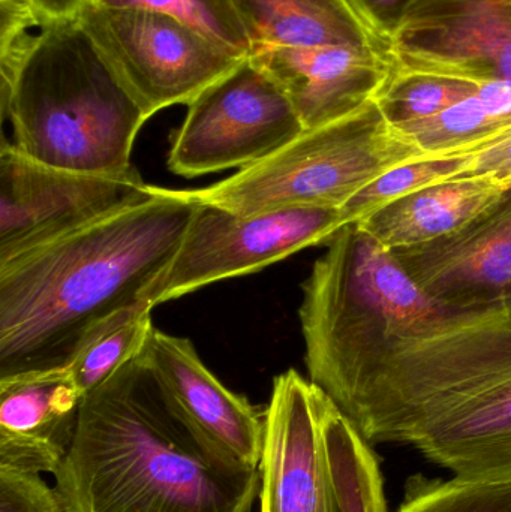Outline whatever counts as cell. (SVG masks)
<instances>
[{
    "mask_svg": "<svg viewBox=\"0 0 511 512\" xmlns=\"http://www.w3.org/2000/svg\"><path fill=\"white\" fill-rule=\"evenodd\" d=\"M200 201L150 186L149 197L0 261V381L65 370L144 307ZM153 309V307H152Z\"/></svg>",
    "mask_w": 511,
    "mask_h": 512,
    "instance_id": "1",
    "label": "cell"
},
{
    "mask_svg": "<svg viewBox=\"0 0 511 512\" xmlns=\"http://www.w3.org/2000/svg\"><path fill=\"white\" fill-rule=\"evenodd\" d=\"M54 483L66 512H251L260 472L195 435L137 357L83 397Z\"/></svg>",
    "mask_w": 511,
    "mask_h": 512,
    "instance_id": "2",
    "label": "cell"
},
{
    "mask_svg": "<svg viewBox=\"0 0 511 512\" xmlns=\"http://www.w3.org/2000/svg\"><path fill=\"white\" fill-rule=\"evenodd\" d=\"M0 108L27 158L96 176L135 170V138L150 119L75 17L39 27L17 74L0 86Z\"/></svg>",
    "mask_w": 511,
    "mask_h": 512,
    "instance_id": "3",
    "label": "cell"
},
{
    "mask_svg": "<svg viewBox=\"0 0 511 512\" xmlns=\"http://www.w3.org/2000/svg\"><path fill=\"white\" fill-rule=\"evenodd\" d=\"M302 289L306 369L309 381L326 394L387 337L444 307L356 224L327 242Z\"/></svg>",
    "mask_w": 511,
    "mask_h": 512,
    "instance_id": "4",
    "label": "cell"
},
{
    "mask_svg": "<svg viewBox=\"0 0 511 512\" xmlns=\"http://www.w3.org/2000/svg\"><path fill=\"white\" fill-rule=\"evenodd\" d=\"M429 158L396 129L375 99L195 197L239 215L321 207L341 209L354 194L405 162Z\"/></svg>",
    "mask_w": 511,
    "mask_h": 512,
    "instance_id": "5",
    "label": "cell"
},
{
    "mask_svg": "<svg viewBox=\"0 0 511 512\" xmlns=\"http://www.w3.org/2000/svg\"><path fill=\"white\" fill-rule=\"evenodd\" d=\"M75 20L149 117L191 104L242 62L192 27L158 12L86 2Z\"/></svg>",
    "mask_w": 511,
    "mask_h": 512,
    "instance_id": "6",
    "label": "cell"
},
{
    "mask_svg": "<svg viewBox=\"0 0 511 512\" xmlns=\"http://www.w3.org/2000/svg\"><path fill=\"white\" fill-rule=\"evenodd\" d=\"M342 228L339 209L297 207L239 215L200 201L173 261L144 301L155 307L210 283L255 273L329 242Z\"/></svg>",
    "mask_w": 511,
    "mask_h": 512,
    "instance_id": "7",
    "label": "cell"
},
{
    "mask_svg": "<svg viewBox=\"0 0 511 512\" xmlns=\"http://www.w3.org/2000/svg\"><path fill=\"white\" fill-rule=\"evenodd\" d=\"M306 131L278 83L251 59L204 89L174 134L168 168L192 179L251 167Z\"/></svg>",
    "mask_w": 511,
    "mask_h": 512,
    "instance_id": "8",
    "label": "cell"
},
{
    "mask_svg": "<svg viewBox=\"0 0 511 512\" xmlns=\"http://www.w3.org/2000/svg\"><path fill=\"white\" fill-rule=\"evenodd\" d=\"M470 396L426 424L411 445L464 481H511V303L474 334Z\"/></svg>",
    "mask_w": 511,
    "mask_h": 512,
    "instance_id": "9",
    "label": "cell"
},
{
    "mask_svg": "<svg viewBox=\"0 0 511 512\" xmlns=\"http://www.w3.org/2000/svg\"><path fill=\"white\" fill-rule=\"evenodd\" d=\"M150 195L137 170L117 176L72 173L0 147V261L98 221Z\"/></svg>",
    "mask_w": 511,
    "mask_h": 512,
    "instance_id": "10",
    "label": "cell"
},
{
    "mask_svg": "<svg viewBox=\"0 0 511 512\" xmlns=\"http://www.w3.org/2000/svg\"><path fill=\"white\" fill-rule=\"evenodd\" d=\"M327 399L294 369L273 379L258 466L260 512H344L324 433Z\"/></svg>",
    "mask_w": 511,
    "mask_h": 512,
    "instance_id": "11",
    "label": "cell"
},
{
    "mask_svg": "<svg viewBox=\"0 0 511 512\" xmlns=\"http://www.w3.org/2000/svg\"><path fill=\"white\" fill-rule=\"evenodd\" d=\"M177 414L216 453L245 469H258L266 436V409L228 390L185 337L153 327L138 355Z\"/></svg>",
    "mask_w": 511,
    "mask_h": 512,
    "instance_id": "12",
    "label": "cell"
},
{
    "mask_svg": "<svg viewBox=\"0 0 511 512\" xmlns=\"http://www.w3.org/2000/svg\"><path fill=\"white\" fill-rule=\"evenodd\" d=\"M392 252L423 291L449 306L511 295V185L462 230Z\"/></svg>",
    "mask_w": 511,
    "mask_h": 512,
    "instance_id": "13",
    "label": "cell"
},
{
    "mask_svg": "<svg viewBox=\"0 0 511 512\" xmlns=\"http://www.w3.org/2000/svg\"><path fill=\"white\" fill-rule=\"evenodd\" d=\"M392 42L396 71L511 81V0H479L449 17L398 27Z\"/></svg>",
    "mask_w": 511,
    "mask_h": 512,
    "instance_id": "14",
    "label": "cell"
},
{
    "mask_svg": "<svg viewBox=\"0 0 511 512\" xmlns=\"http://www.w3.org/2000/svg\"><path fill=\"white\" fill-rule=\"evenodd\" d=\"M249 59L281 86L305 129L359 110L392 72L390 60L347 47H255Z\"/></svg>",
    "mask_w": 511,
    "mask_h": 512,
    "instance_id": "15",
    "label": "cell"
},
{
    "mask_svg": "<svg viewBox=\"0 0 511 512\" xmlns=\"http://www.w3.org/2000/svg\"><path fill=\"white\" fill-rule=\"evenodd\" d=\"M83 394L68 369L0 381V466L56 474L71 450Z\"/></svg>",
    "mask_w": 511,
    "mask_h": 512,
    "instance_id": "16",
    "label": "cell"
},
{
    "mask_svg": "<svg viewBox=\"0 0 511 512\" xmlns=\"http://www.w3.org/2000/svg\"><path fill=\"white\" fill-rule=\"evenodd\" d=\"M255 47H347L392 62V39L351 0H231Z\"/></svg>",
    "mask_w": 511,
    "mask_h": 512,
    "instance_id": "17",
    "label": "cell"
},
{
    "mask_svg": "<svg viewBox=\"0 0 511 512\" xmlns=\"http://www.w3.org/2000/svg\"><path fill=\"white\" fill-rule=\"evenodd\" d=\"M507 188L491 177H456L399 198L356 225L389 251L414 248L467 227Z\"/></svg>",
    "mask_w": 511,
    "mask_h": 512,
    "instance_id": "18",
    "label": "cell"
},
{
    "mask_svg": "<svg viewBox=\"0 0 511 512\" xmlns=\"http://www.w3.org/2000/svg\"><path fill=\"white\" fill-rule=\"evenodd\" d=\"M324 433L344 512H387L380 462L332 399L324 409Z\"/></svg>",
    "mask_w": 511,
    "mask_h": 512,
    "instance_id": "19",
    "label": "cell"
},
{
    "mask_svg": "<svg viewBox=\"0 0 511 512\" xmlns=\"http://www.w3.org/2000/svg\"><path fill=\"white\" fill-rule=\"evenodd\" d=\"M510 126L489 113L474 93L429 119L395 128L407 135L426 156L438 158L467 155Z\"/></svg>",
    "mask_w": 511,
    "mask_h": 512,
    "instance_id": "20",
    "label": "cell"
},
{
    "mask_svg": "<svg viewBox=\"0 0 511 512\" xmlns=\"http://www.w3.org/2000/svg\"><path fill=\"white\" fill-rule=\"evenodd\" d=\"M477 89L479 84L462 78L392 69L374 99L386 119L398 128L429 119L474 95Z\"/></svg>",
    "mask_w": 511,
    "mask_h": 512,
    "instance_id": "21",
    "label": "cell"
},
{
    "mask_svg": "<svg viewBox=\"0 0 511 512\" xmlns=\"http://www.w3.org/2000/svg\"><path fill=\"white\" fill-rule=\"evenodd\" d=\"M470 165V153L416 159L398 165L383 176L372 180L339 209L344 227L357 224L387 204L414 194L420 189L465 176L470 170Z\"/></svg>",
    "mask_w": 511,
    "mask_h": 512,
    "instance_id": "22",
    "label": "cell"
},
{
    "mask_svg": "<svg viewBox=\"0 0 511 512\" xmlns=\"http://www.w3.org/2000/svg\"><path fill=\"white\" fill-rule=\"evenodd\" d=\"M101 8L168 15L200 32L236 59L251 56V39L231 0H86Z\"/></svg>",
    "mask_w": 511,
    "mask_h": 512,
    "instance_id": "23",
    "label": "cell"
},
{
    "mask_svg": "<svg viewBox=\"0 0 511 512\" xmlns=\"http://www.w3.org/2000/svg\"><path fill=\"white\" fill-rule=\"evenodd\" d=\"M152 307H144L90 343L68 367L83 396L137 358L153 330Z\"/></svg>",
    "mask_w": 511,
    "mask_h": 512,
    "instance_id": "24",
    "label": "cell"
},
{
    "mask_svg": "<svg viewBox=\"0 0 511 512\" xmlns=\"http://www.w3.org/2000/svg\"><path fill=\"white\" fill-rule=\"evenodd\" d=\"M398 512H511V481L414 478Z\"/></svg>",
    "mask_w": 511,
    "mask_h": 512,
    "instance_id": "25",
    "label": "cell"
},
{
    "mask_svg": "<svg viewBox=\"0 0 511 512\" xmlns=\"http://www.w3.org/2000/svg\"><path fill=\"white\" fill-rule=\"evenodd\" d=\"M0 512H66L56 487L41 474L0 466Z\"/></svg>",
    "mask_w": 511,
    "mask_h": 512,
    "instance_id": "26",
    "label": "cell"
},
{
    "mask_svg": "<svg viewBox=\"0 0 511 512\" xmlns=\"http://www.w3.org/2000/svg\"><path fill=\"white\" fill-rule=\"evenodd\" d=\"M470 170L465 176H486L511 185V126L470 152Z\"/></svg>",
    "mask_w": 511,
    "mask_h": 512,
    "instance_id": "27",
    "label": "cell"
},
{
    "mask_svg": "<svg viewBox=\"0 0 511 512\" xmlns=\"http://www.w3.org/2000/svg\"><path fill=\"white\" fill-rule=\"evenodd\" d=\"M351 2L378 32L392 39L396 27L401 23L402 15L413 0H351Z\"/></svg>",
    "mask_w": 511,
    "mask_h": 512,
    "instance_id": "28",
    "label": "cell"
},
{
    "mask_svg": "<svg viewBox=\"0 0 511 512\" xmlns=\"http://www.w3.org/2000/svg\"><path fill=\"white\" fill-rule=\"evenodd\" d=\"M476 2L479 0H413L402 15L398 27L440 20V18L456 14Z\"/></svg>",
    "mask_w": 511,
    "mask_h": 512,
    "instance_id": "29",
    "label": "cell"
},
{
    "mask_svg": "<svg viewBox=\"0 0 511 512\" xmlns=\"http://www.w3.org/2000/svg\"><path fill=\"white\" fill-rule=\"evenodd\" d=\"M86 0H32L42 24L47 21L74 18Z\"/></svg>",
    "mask_w": 511,
    "mask_h": 512,
    "instance_id": "30",
    "label": "cell"
},
{
    "mask_svg": "<svg viewBox=\"0 0 511 512\" xmlns=\"http://www.w3.org/2000/svg\"><path fill=\"white\" fill-rule=\"evenodd\" d=\"M30 2H32V0H30Z\"/></svg>",
    "mask_w": 511,
    "mask_h": 512,
    "instance_id": "31",
    "label": "cell"
}]
</instances>
